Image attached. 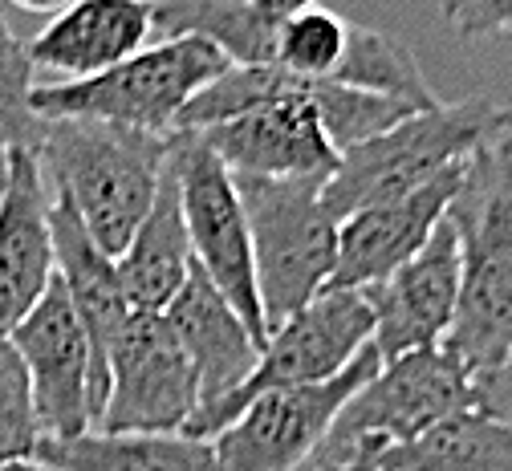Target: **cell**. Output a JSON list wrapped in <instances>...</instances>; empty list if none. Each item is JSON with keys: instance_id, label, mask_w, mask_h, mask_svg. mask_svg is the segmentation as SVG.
Returning a JSON list of instances; mask_svg holds the SVG:
<instances>
[{"instance_id": "obj_1", "label": "cell", "mask_w": 512, "mask_h": 471, "mask_svg": "<svg viewBox=\"0 0 512 471\" xmlns=\"http://www.w3.org/2000/svg\"><path fill=\"white\" fill-rule=\"evenodd\" d=\"M171 155V134L131 130L94 118H45L33 147L53 199H66L86 236L118 256L155 204Z\"/></svg>"}, {"instance_id": "obj_2", "label": "cell", "mask_w": 512, "mask_h": 471, "mask_svg": "<svg viewBox=\"0 0 512 471\" xmlns=\"http://www.w3.org/2000/svg\"><path fill=\"white\" fill-rule=\"evenodd\" d=\"M228 57L196 33L159 37L82 82H37L29 106L41 118H94L131 130L171 134L179 110L228 70Z\"/></svg>"}, {"instance_id": "obj_3", "label": "cell", "mask_w": 512, "mask_h": 471, "mask_svg": "<svg viewBox=\"0 0 512 471\" xmlns=\"http://www.w3.org/2000/svg\"><path fill=\"white\" fill-rule=\"evenodd\" d=\"M496 122L500 106H492L488 98L411 110L407 118L338 159L334 175L322 187L326 208L342 220L354 208L382 204V199L435 183L439 175L456 171L480 143H488L496 134Z\"/></svg>"}, {"instance_id": "obj_4", "label": "cell", "mask_w": 512, "mask_h": 471, "mask_svg": "<svg viewBox=\"0 0 512 471\" xmlns=\"http://www.w3.org/2000/svg\"><path fill=\"white\" fill-rule=\"evenodd\" d=\"M322 179L236 175L248 220L256 293L265 325H281L330 285L338 256V216L322 199Z\"/></svg>"}, {"instance_id": "obj_5", "label": "cell", "mask_w": 512, "mask_h": 471, "mask_svg": "<svg viewBox=\"0 0 512 471\" xmlns=\"http://www.w3.org/2000/svg\"><path fill=\"white\" fill-rule=\"evenodd\" d=\"M370 333H374V317L362 289H322L313 301H305L297 313H289L281 325L269 329L256 370L228 398L196 407V415L187 419L179 435L212 439L256 394L338 378L362 354V346H370Z\"/></svg>"}, {"instance_id": "obj_6", "label": "cell", "mask_w": 512, "mask_h": 471, "mask_svg": "<svg viewBox=\"0 0 512 471\" xmlns=\"http://www.w3.org/2000/svg\"><path fill=\"white\" fill-rule=\"evenodd\" d=\"M171 167L191 244V264L232 301V309L248 321L252 338L265 346L269 325L261 313V293H256L252 240L236 175L208 151L196 130H171Z\"/></svg>"}, {"instance_id": "obj_7", "label": "cell", "mask_w": 512, "mask_h": 471, "mask_svg": "<svg viewBox=\"0 0 512 471\" xmlns=\"http://www.w3.org/2000/svg\"><path fill=\"white\" fill-rule=\"evenodd\" d=\"M378 366V350L362 346V354L330 382L285 386L248 398L240 415L208 439L212 471H301L330 435L346 398Z\"/></svg>"}, {"instance_id": "obj_8", "label": "cell", "mask_w": 512, "mask_h": 471, "mask_svg": "<svg viewBox=\"0 0 512 471\" xmlns=\"http://www.w3.org/2000/svg\"><path fill=\"white\" fill-rule=\"evenodd\" d=\"M200 407V378L163 313H131L106 350L98 431L175 435Z\"/></svg>"}, {"instance_id": "obj_9", "label": "cell", "mask_w": 512, "mask_h": 471, "mask_svg": "<svg viewBox=\"0 0 512 471\" xmlns=\"http://www.w3.org/2000/svg\"><path fill=\"white\" fill-rule=\"evenodd\" d=\"M196 134L232 175L322 179L326 183L342 159L326 139L322 118H317L313 82L281 74V70H277V86L269 102H256Z\"/></svg>"}, {"instance_id": "obj_10", "label": "cell", "mask_w": 512, "mask_h": 471, "mask_svg": "<svg viewBox=\"0 0 512 471\" xmlns=\"http://www.w3.org/2000/svg\"><path fill=\"white\" fill-rule=\"evenodd\" d=\"M472 402V378L443 346L411 350L382 362L338 411L330 435L322 443L342 447L358 439H374L382 447L403 443Z\"/></svg>"}, {"instance_id": "obj_11", "label": "cell", "mask_w": 512, "mask_h": 471, "mask_svg": "<svg viewBox=\"0 0 512 471\" xmlns=\"http://www.w3.org/2000/svg\"><path fill=\"white\" fill-rule=\"evenodd\" d=\"M13 350L25 362L29 390H33V411L37 427L49 439H66L78 431H90V374H94V354L86 329L61 289L57 273L41 301L13 325L9 333Z\"/></svg>"}, {"instance_id": "obj_12", "label": "cell", "mask_w": 512, "mask_h": 471, "mask_svg": "<svg viewBox=\"0 0 512 471\" xmlns=\"http://www.w3.org/2000/svg\"><path fill=\"white\" fill-rule=\"evenodd\" d=\"M460 277H464L460 240L452 224L439 220L427 244L411 260H403L378 285L362 289L370 301V317H374L370 346L378 350L382 362L443 342V333L456 313Z\"/></svg>"}, {"instance_id": "obj_13", "label": "cell", "mask_w": 512, "mask_h": 471, "mask_svg": "<svg viewBox=\"0 0 512 471\" xmlns=\"http://www.w3.org/2000/svg\"><path fill=\"white\" fill-rule=\"evenodd\" d=\"M460 167L419 191L346 212L338 220V256L326 289H370L382 277H391L403 260H411L452 204Z\"/></svg>"}, {"instance_id": "obj_14", "label": "cell", "mask_w": 512, "mask_h": 471, "mask_svg": "<svg viewBox=\"0 0 512 471\" xmlns=\"http://www.w3.org/2000/svg\"><path fill=\"white\" fill-rule=\"evenodd\" d=\"M155 41L151 0H70L25 41L37 82H82Z\"/></svg>"}, {"instance_id": "obj_15", "label": "cell", "mask_w": 512, "mask_h": 471, "mask_svg": "<svg viewBox=\"0 0 512 471\" xmlns=\"http://www.w3.org/2000/svg\"><path fill=\"white\" fill-rule=\"evenodd\" d=\"M49 208L53 195L33 151H9V187L0 195V338H9L57 273Z\"/></svg>"}, {"instance_id": "obj_16", "label": "cell", "mask_w": 512, "mask_h": 471, "mask_svg": "<svg viewBox=\"0 0 512 471\" xmlns=\"http://www.w3.org/2000/svg\"><path fill=\"white\" fill-rule=\"evenodd\" d=\"M49 232H53V264H57V281L66 289L86 338L94 354V374H90V419L98 423L102 402H106V350L118 338V329L131 317L126 305L122 281H118V264L106 256L74 216L66 199H53L49 208Z\"/></svg>"}, {"instance_id": "obj_17", "label": "cell", "mask_w": 512, "mask_h": 471, "mask_svg": "<svg viewBox=\"0 0 512 471\" xmlns=\"http://www.w3.org/2000/svg\"><path fill=\"white\" fill-rule=\"evenodd\" d=\"M171 333L200 378V407L228 398L261 358V342L252 338L248 321L232 309V301L191 264L183 289L163 309Z\"/></svg>"}, {"instance_id": "obj_18", "label": "cell", "mask_w": 512, "mask_h": 471, "mask_svg": "<svg viewBox=\"0 0 512 471\" xmlns=\"http://www.w3.org/2000/svg\"><path fill=\"white\" fill-rule=\"evenodd\" d=\"M114 264H118V281H122L131 313H163L171 305V297L183 289V281L191 273V244H187V228H183V212H179L171 155H167L151 212L135 228L131 244L114 256Z\"/></svg>"}, {"instance_id": "obj_19", "label": "cell", "mask_w": 512, "mask_h": 471, "mask_svg": "<svg viewBox=\"0 0 512 471\" xmlns=\"http://www.w3.org/2000/svg\"><path fill=\"white\" fill-rule=\"evenodd\" d=\"M439 346L468 378L492 374L512 358V248L464 260L456 313Z\"/></svg>"}, {"instance_id": "obj_20", "label": "cell", "mask_w": 512, "mask_h": 471, "mask_svg": "<svg viewBox=\"0 0 512 471\" xmlns=\"http://www.w3.org/2000/svg\"><path fill=\"white\" fill-rule=\"evenodd\" d=\"M33 459L53 471H212L208 439L151 431H78L66 439L41 435Z\"/></svg>"}, {"instance_id": "obj_21", "label": "cell", "mask_w": 512, "mask_h": 471, "mask_svg": "<svg viewBox=\"0 0 512 471\" xmlns=\"http://www.w3.org/2000/svg\"><path fill=\"white\" fill-rule=\"evenodd\" d=\"M374 471H512V427L476 402L374 455Z\"/></svg>"}, {"instance_id": "obj_22", "label": "cell", "mask_w": 512, "mask_h": 471, "mask_svg": "<svg viewBox=\"0 0 512 471\" xmlns=\"http://www.w3.org/2000/svg\"><path fill=\"white\" fill-rule=\"evenodd\" d=\"M443 220L452 224L464 260L512 248V159L496 143V134L464 159Z\"/></svg>"}, {"instance_id": "obj_23", "label": "cell", "mask_w": 512, "mask_h": 471, "mask_svg": "<svg viewBox=\"0 0 512 471\" xmlns=\"http://www.w3.org/2000/svg\"><path fill=\"white\" fill-rule=\"evenodd\" d=\"M334 82L342 86H358L370 94H387L399 98L415 110L435 106V90L427 86L423 70L415 53L395 37V33H382V29H366V25H350V41H346V57L338 65Z\"/></svg>"}, {"instance_id": "obj_24", "label": "cell", "mask_w": 512, "mask_h": 471, "mask_svg": "<svg viewBox=\"0 0 512 471\" xmlns=\"http://www.w3.org/2000/svg\"><path fill=\"white\" fill-rule=\"evenodd\" d=\"M350 25L346 17L309 5L285 21H277L273 33V70L305 78V82H334L338 65L346 57V41H350Z\"/></svg>"}, {"instance_id": "obj_25", "label": "cell", "mask_w": 512, "mask_h": 471, "mask_svg": "<svg viewBox=\"0 0 512 471\" xmlns=\"http://www.w3.org/2000/svg\"><path fill=\"white\" fill-rule=\"evenodd\" d=\"M37 86V74L29 65L25 41L13 33L5 9H0V147L5 151H33L45 118L29 106V90Z\"/></svg>"}, {"instance_id": "obj_26", "label": "cell", "mask_w": 512, "mask_h": 471, "mask_svg": "<svg viewBox=\"0 0 512 471\" xmlns=\"http://www.w3.org/2000/svg\"><path fill=\"white\" fill-rule=\"evenodd\" d=\"M37 439H41V427L33 411L25 362L9 338H0V467L17 459H33Z\"/></svg>"}, {"instance_id": "obj_27", "label": "cell", "mask_w": 512, "mask_h": 471, "mask_svg": "<svg viewBox=\"0 0 512 471\" xmlns=\"http://www.w3.org/2000/svg\"><path fill=\"white\" fill-rule=\"evenodd\" d=\"M439 17L464 41L512 37V0H439Z\"/></svg>"}, {"instance_id": "obj_28", "label": "cell", "mask_w": 512, "mask_h": 471, "mask_svg": "<svg viewBox=\"0 0 512 471\" xmlns=\"http://www.w3.org/2000/svg\"><path fill=\"white\" fill-rule=\"evenodd\" d=\"M378 451H382V443H374V439H358V443H342V447L322 443L301 471H374Z\"/></svg>"}, {"instance_id": "obj_29", "label": "cell", "mask_w": 512, "mask_h": 471, "mask_svg": "<svg viewBox=\"0 0 512 471\" xmlns=\"http://www.w3.org/2000/svg\"><path fill=\"white\" fill-rule=\"evenodd\" d=\"M472 402L480 411H488L512 427V358L504 366H496L492 374L472 378Z\"/></svg>"}, {"instance_id": "obj_30", "label": "cell", "mask_w": 512, "mask_h": 471, "mask_svg": "<svg viewBox=\"0 0 512 471\" xmlns=\"http://www.w3.org/2000/svg\"><path fill=\"white\" fill-rule=\"evenodd\" d=\"M309 5H317V0H248V9L261 13L265 21H285V17H293Z\"/></svg>"}, {"instance_id": "obj_31", "label": "cell", "mask_w": 512, "mask_h": 471, "mask_svg": "<svg viewBox=\"0 0 512 471\" xmlns=\"http://www.w3.org/2000/svg\"><path fill=\"white\" fill-rule=\"evenodd\" d=\"M496 143L504 147V155L512 159V106L500 110V122H496Z\"/></svg>"}, {"instance_id": "obj_32", "label": "cell", "mask_w": 512, "mask_h": 471, "mask_svg": "<svg viewBox=\"0 0 512 471\" xmlns=\"http://www.w3.org/2000/svg\"><path fill=\"white\" fill-rule=\"evenodd\" d=\"M13 5L25 13H57V9H66L70 0H13Z\"/></svg>"}, {"instance_id": "obj_33", "label": "cell", "mask_w": 512, "mask_h": 471, "mask_svg": "<svg viewBox=\"0 0 512 471\" xmlns=\"http://www.w3.org/2000/svg\"><path fill=\"white\" fill-rule=\"evenodd\" d=\"M0 471H53V467H45V463H37V459H17V463H5Z\"/></svg>"}, {"instance_id": "obj_34", "label": "cell", "mask_w": 512, "mask_h": 471, "mask_svg": "<svg viewBox=\"0 0 512 471\" xmlns=\"http://www.w3.org/2000/svg\"><path fill=\"white\" fill-rule=\"evenodd\" d=\"M5 187H9V151L0 147V195H5Z\"/></svg>"}]
</instances>
